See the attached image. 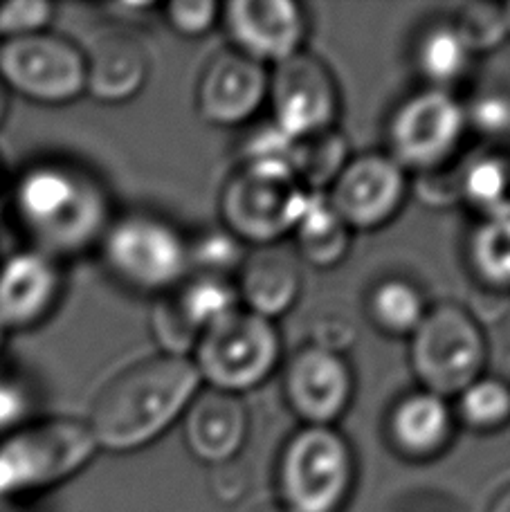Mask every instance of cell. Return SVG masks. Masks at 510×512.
<instances>
[{"label": "cell", "instance_id": "cell-1", "mask_svg": "<svg viewBox=\"0 0 510 512\" xmlns=\"http://www.w3.org/2000/svg\"><path fill=\"white\" fill-rule=\"evenodd\" d=\"M12 214L30 248L59 261L95 248L113 221L102 180L66 160H41L18 173Z\"/></svg>", "mask_w": 510, "mask_h": 512}, {"label": "cell", "instance_id": "cell-2", "mask_svg": "<svg viewBox=\"0 0 510 512\" xmlns=\"http://www.w3.org/2000/svg\"><path fill=\"white\" fill-rule=\"evenodd\" d=\"M203 387L191 358L160 353L108 380L90 405L86 425L97 450L135 452L185 414Z\"/></svg>", "mask_w": 510, "mask_h": 512}, {"label": "cell", "instance_id": "cell-3", "mask_svg": "<svg viewBox=\"0 0 510 512\" xmlns=\"http://www.w3.org/2000/svg\"><path fill=\"white\" fill-rule=\"evenodd\" d=\"M97 443L86 420H27L0 436V506L57 488L93 461Z\"/></svg>", "mask_w": 510, "mask_h": 512}, {"label": "cell", "instance_id": "cell-4", "mask_svg": "<svg viewBox=\"0 0 510 512\" xmlns=\"http://www.w3.org/2000/svg\"><path fill=\"white\" fill-rule=\"evenodd\" d=\"M308 194L286 162H241L225 180L218 212L227 232L263 248L293 234Z\"/></svg>", "mask_w": 510, "mask_h": 512}, {"label": "cell", "instance_id": "cell-5", "mask_svg": "<svg viewBox=\"0 0 510 512\" xmlns=\"http://www.w3.org/2000/svg\"><path fill=\"white\" fill-rule=\"evenodd\" d=\"M355 454L333 427L304 425L277 463L279 504L290 512H342L355 488Z\"/></svg>", "mask_w": 510, "mask_h": 512}, {"label": "cell", "instance_id": "cell-6", "mask_svg": "<svg viewBox=\"0 0 510 512\" xmlns=\"http://www.w3.org/2000/svg\"><path fill=\"white\" fill-rule=\"evenodd\" d=\"M187 241L167 218L133 212L113 218L99 250L108 272L126 288L165 295L189 277Z\"/></svg>", "mask_w": 510, "mask_h": 512}, {"label": "cell", "instance_id": "cell-7", "mask_svg": "<svg viewBox=\"0 0 510 512\" xmlns=\"http://www.w3.org/2000/svg\"><path fill=\"white\" fill-rule=\"evenodd\" d=\"M488 342L468 308L439 304L409 335V362L421 387L448 400L484 376Z\"/></svg>", "mask_w": 510, "mask_h": 512}, {"label": "cell", "instance_id": "cell-8", "mask_svg": "<svg viewBox=\"0 0 510 512\" xmlns=\"http://www.w3.org/2000/svg\"><path fill=\"white\" fill-rule=\"evenodd\" d=\"M189 358L209 389L241 396L275 373L281 337L275 322L241 306L205 331Z\"/></svg>", "mask_w": 510, "mask_h": 512}, {"label": "cell", "instance_id": "cell-9", "mask_svg": "<svg viewBox=\"0 0 510 512\" xmlns=\"http://www.w3.org/2000/svg\"><path fill=\"white\" fill-rule=\"evenodd\" d=\"M468 133L463 104L448 90L425 88L396 106L387 122V155L405 171L450 167Z\"/></svg>", "mask_w": 510, "mask_h": 512}, {"label": "cell", "instance_id": "cell-10", "mask_svg": "<svg viewBox=\"0 0 510 512\" xmlns=\"http://www.w3.org/2000/svg\"><path fill=\"white\" fill-rule=\"evenodd\" d=\"M0 84L7 93L43 106H63L86 95L81 45L54 32L0 41Z\"/></svg>", "mask_w": 510, "mask_h": 512}, {"label": "cell", "instance_id": "cell-11", "mask_svg": "<svg viewBox=\"0 0 510 512\" xmlns=\"http://www.w3.org/2000/svg\"><path fill=\"white\" fill-rule=\"evenodd\" d=\"M266 102L272 122L293 140L331 131L340 115V93L331 70L304 50L268 70Z\"/></svg>", "mask_w": 510, "mask_h": 512}, {"label": "cell", "instance_id": "cell-12", "mask_svg": "<svg viewBox=\"0 0 510 512\" xmlns=\"http://www.w3.org/2000/svg\"><path fill=\"white\" fill-rule=\"evenodd\" d=\"M407 191V171L387 153L369 151L346 160L326 196L351 232H369L400 212Z\"/></svg>", "mask_w": 510, "mask_h": 512}, {"label": "cell", "instance_id": "cell-13", "mask_svg": "<svg viewBox=\"0 0 510 512\" xmlns=\"http://www.w3.org/2000/svg\"><path fill=\"white\" fill-rule=\"evenodd\" d=\"M241 308L232 279L191 272L153 306L151 331L162 353L189 358L205 331Z\"/></svg>", "mask_w": 510, "mask_h": 512}, {"label": "cell", "instance_id": "cell-14", "mask_svg": "<svg viewBox=\"0 0 510 512\" xmlns=\"http://www.w3.org/2000/svg\"><path fill=\"white\" fill-rule=\"evenodd\" d=\"M223 12L232 50L268 68L302 52L308 21L293 0H232Z\"/></svg>", "mask_w": 510, "mask_h": 512}, {"label": "cell", "instance_id": "cell-15", "mask_svg": "<svg viewBox=\"0 0 510 512\" xmlns=\"http://www.w3.org/2000/svg\"><path fill=\"white\" fill-rule=\"evenodd\" d=\"M353 371L342 353L308 344L290 358L284 393L290 409L306 425L331 427L351 405Z\"/></svg>", "mask_w": 510, "mask_h": 512}, {"label": "cell", "instance_id": "cell-16", "mask_svg": "<svg viewBox=\"0 0 510 512\" xmlns=\"http://www.w3.org/2000/svg\"><path fill=\"white\" fill-rule=\"evenodd\" d=\"M59 259L25 248L0 261V328L23 333L48 322L63 295Z\"/></svg>", "mask_w": 510, "mask_h": 512}, {"label": "cell", "instance_id": "cell-17", "mask_svg": "<svg viewBox=\"0 0 510 512\" xmlns=\"http://www.w3.org/2000/svg\"><path fill=\"white\" fill-rule=\"evenodd\" d=\"M268 99V68L236 50L218 52L198 81L196 108L207 124H248Z\"/></svg>", "mask_w": 510, "mask_h": 512}, {"label": "cell", "instance_id": "cell-18", "mask_svg": "<svg viewBox=\"0 0 510 512\" xmlns=\"http://www.w3.org/2000/svg\"><path fill=\"white\" fill-rule=\"evenodd\" d=\"M86 95L104 104L129 102L142 93L151 59L144 43L124 27H106L86 43Z\"/></svg>", "mask_w": 510, "mask_h": 512}, {"label": "cell", "instance_id": "cell-19", "mask_svg": "<svg viewBox=\"0 0 510 512\" xmlns=\"http://www.w3.org/2000/svg\"><path fill=\"white\" fill-rule=\"evenodd\" d=\"M182 436L187 450L209 468L234 461L248 438V409L241 396L203 389L182 414Z\"/></svg>", "mask_w": 510, "mask_h": 512}, {"label": "cell", "instance_id": "cell-20", "mask_svg": "<svg viewBox=\"0 0 510 512\" xmlns=\"http://www.w3.org/2000/svg\"><path fill=\"white\" fill-rule=\"evenodd\" d=\"M454 411L448 400L430 391H412L396 400L387 418L391 450L407 461H432L454 438Z\"/></svg>", "mask_w": 510, "mask_h": 512}, {"label": "cell", "instance_id": "cell-21", "mask_svg": "<svg viewBox=\"0 0 510 512\" xmlns=\"http://www.w3.org/2000/svg\"><path fill=\"white\" fill-rule=\"evenodd\" d=\"M234 286L245 310L275 322V317L286 315L299 299L302 270L293 256L277 250V245H263L245 256Z\"/></svg>", "mask_w": 510, "mask_h": 512}, {"label": "cell", "instance_id": "cell-22", "mask_svg": "<svg viewBox=\"0 0 510 512\" xmlns=\"http://www.w3.org/2000/svg\"><path fill=\"white\" fill-rule=\"evenodd\" d=\"M457 200L466 203L479 218L510 216V146L468 155L457 169Z\"/></svg>", "mask_w": 510, "mask_h": 512}, {"label": "cell", "instance_id": "cell-23", "mask_svg": "<svg viewBox=\"0 0 510 512\" xmlns=\"http://www.w3.org/2000/svg\"><path fill=\"white\" fill-rule=\"evenodd\" d=\"M351 234L326 191H311L293 230L299 256L315 268H333L349 254Z\"/></svg>", "mask_w": 510, "mask_h": 512}, {"label": "cell", "instance_id": "cell-24", "mask_svg": "<svg viewBox=\"0 0 510 512\" xmlns=\"http://www.w3.org/2000/svg\"><path fill=\"white\" fill-rule=\"evenodd\" d=\"M414 59L418 72L427 81V88L450 93V88L468 75L475 54L448 18V21L432 23L418 36Z\"/></svg>", "mask_w": 510, "mask_h": 512}, {"label": "cell", "instance_id": "cell-25", "mask_svg": "<svg viewBox=\"0 0 510 512\" xmlns=\"http://www.w3.org/2000/svg\"><path fill=\"white\" fill-rule=\"evenodd\" d=\"M427 301L416 283L403 277H389L371 288L367 297V315L378 331L409 337L427 315Z\"/></svg>", "mask_w": 510, "mask_h": 512}, {"label": "cell", "instance_id": "cell-26", "mask_svg": "<svg viewBox=\"0 0 510 512\" xmlns=\"http://www.w3.org/2000/svg\"><path fill=\"white\" fill-rule=\"evenodd\" d=\"M466 254L481 286L510 292V216L481 218L468 236Z\"/></svg>", "mask_w": 510, "mask_h": 512}, {"label": "cell", "instance_id": "cell-27", "mask_svg": "<svg viewBox=\"0 0 510 512\" xmlns=\"http://www.w3.org/2000/svg\"><path fill=\"white\" fill-rule=\"evenodd\" d=\"M346 160H349L346 137L338 128H331L295 140L288 155V167L308 191H326L338 178Z\"/></svg>", "mask_w": 510, "mask_h": 512}, {"label": "cell", "instance_id": "cell-28", "mask_svg": "<svg viewBox=\"0 0 510 512\" xmlns=\"http://www.w3.org/2000/svg\"><path fill=\"white\" fill-rule=\"evenodd\" d=\"M454 420L472 432H497L510 423V384L499 378L481 376L457 396Z\"/></svg>", "mask_w": 510, "mask_h": 512}, {"label": "cell", "instance_id": "cell-29", "mask_svg": "<svg viewBox=\"0 0 510 512\" xmlns=\"http://www.w3.org/2000/svg\"><path fill=\"white\" fill-rule=\"evenodd\" d=\"M189 243V274H212V277L232 279L234 272L248 256L245 243L236 239L225 227L196 234Z\"/></svg>", "mask_w": 510, "mask_h": 512}, {"label": "cell", "instance_id": "cell-30", "mask_svg": "<svg viewBox=\"0 0 510 512\" xmlns=\"http://www.w3.org/2000/svg\"><path fill=\"white\" fill-rule=\"evenodd\" d=\"M450 21L475 57L499 48L508 39L504 5L466 3L457 9V14Z\"/></svg>", "mask_w": 510, "mask_h": 512}, {"label": "cell", "instance_id": "cell-31", "mask_svg": "<svg viewBox=\"0 0 510 512\" xmlns=\"http://www.w3.org/2000/svg\"><path fill=\"white\" fill-rule=\"evenodd\" d=\"M463 113L468 131H475L495 144L510 137V90L499 86L479 88L463 104Z\"/></svg>", "mask_w": 510, "mask_h": 512}, {"label": "cell", "instance_id": "cell-32", "mask_svg": "<svg viewBox=\"0 0 510 512\" xmlns=\"http://www.w3.org/2000/svg\"><path fill=\"white\" fill-rule=\"evenodd\" d=\"M54 5L45 0H7L0 3V41H14L48 32Z\"/></svg>", "mask_w": 510, "mask_h": 512}, {"label": "cell", "instance_id": "cell-33", "mask_svg": "<svg viewBox=\"0 0 510 512\" xmlns=\"http://www.w3.org/2000/svg\"><path fill=\"white\" fill-rule=\"evenodd\" d=\"M221 18V5L214 0H171L165 7V21L185 39L205 36Z\"/></svg>", "mask_w": 510, "mask_h": 512}, {"label": "cell", "instance_id": "cell-34", "mask_svg": "<svg viewBox=\"0 0 510 512\" xmlns=\"http://www.w3.org/2000/svg\"><path fill=\"white\" fill-rule=\"evenodd\" d=\"M293 137H288L275 122L257 124L250 131H245L241 142V162H261V160H275L286 162L290 149H293Z\"/></svg>", "mask_w": 510, "mask_h": 512}, {"label": "cell", "instance_id": "cell-35", "mask_svg": "<svg viewBox=\"0 0 510 512\" xmlns=\"http://www.w3.org/2000/svg\"><path fill=\"white\" fill-rule=\"evenodd\" d=\"M32 409V398L27 393L25 384L16 378H9L0 371V436L12 432V429L25 425L27 414Z\"/></svg>", "mask_w": 510, "mask_h": 512}, {"label": "cell", "instance_id": "cell-36", "mask_svg": "<svg viewBox=\"0 0 510 512\" xmlns=\"http://www.w3.org/2000/svg\"><path fill=\"white\" fill-rule=\"evenodd\" d=\"M245 488H248V481H245L243 474L234 468V461L216 465L212 481L216 499L225 501V504H234V501H239L243 497Z\"/></svg>", "mask_w": 510, "mask_h": 512}, {"label": "cell", "instance_id": "cell-37", "mask_svg": "<svg viewBox=\"0 0 510 512\" xmlns=\"http://www.w3.org/2000/svg\"><path fill=\"white\" fill-rule=\"evenodd\" d=\"M153 9H156L153 3H115V5H108L106 12L111 14L113 21L138 23V21H144Z\"/></svg>", "mask_w": 510, "mask_h": 512}, {"label": "cell", "instance_id": "cell-38", "mask_svg": "<svg viewBox=\"0 0 510 512\" xmlns=\"http://www.w3.org/2000/svg\"><path fill=\"white\" fill-rule=\"evenodd\" d=\"M488 512H510V483L493 497V501H490L488 506Z\"/></svg>", "mask_w": 510, "mask_h": 512}, {"label": "cell", "instance_id": "cell-39", "mask_svg": "<svg viewBox=\"0 0 510 512\" xmlns=\"http://www.w3.org/2000/svg\"><path fill=\"white\" fill-rule=\"evenodd\" d=\"M7 99H9L7 88H5L3 84H0V126H3L5 117H7Z\"/></svg>", "mask_w": 510, "mask_h": 512}, {"label": "cell", "instance_id": "cell-40", "mask_svg": "<svg viewBox=\"0 0 510 512\" xmlns=\"http://www.w3.org/2000/svg\"><path fill=\"white\" fill-rule=\"evenodd\" d=\"M254 512H290V510H286L284 506H281L279 501H272V504H263V506H259Z\"/></svg>", "mask_w": 510, "mask_h": 512}, {"label": "cell", "instance_id": "cell-41", "mask_svg": "<svg viewBox=\"0 0 510 512\" xmlns=\"http://www.w3.org/2000/svg\"><path fill=\"white\" fill-rule=\"evenodd\" d=\"M504 14H506V25H508V36H510V3L504 5Z\"/></svg>", "mask_w": 510, "mask_h": 512}, {"label": "cell", "instance_id": "cell-42", "mask_svg": "<svg viewBox=\"0 0 510 512\" xmlns=\"http://www.w3.org/2000/svg\"><path fill=\"white\" fill-rule=\"evenodd\" d=\"M5 185V169H3V160H0V191H3Z\"/></svg>", "mask_w": 510, "mask_h": 512}, {"label": "cell", "instance_id": "cell-43", "mask_svg": "<svg viewBox=\"0 0 510 512\" xmlns=\"http://www.w3.org/2000/svg\"><path fill=\"white\" fill-rule=\"evenodd\" d=\"M5 337H7V333L3 331V328H0V353H3V346H5Z\"/></svg>", "mask_w": 510, "mask_h": 512}]
</instances>
